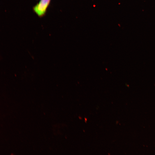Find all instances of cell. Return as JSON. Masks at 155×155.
Masks as SVG:
<instances>
[{
  "label": "cell",
  "mask_w": 155,
  "mask_h": 155,
  "mask_svg": "<svg viewBox=\"0 0 155 155\" xmlns=\"http://www.w3.org/2000/svg\"><path fill=\"white\" fill-rule=\"evenodd\" d=\"M51 0H40L33 7L34 12L39 17L43 16L45 14Z\"/></svg>",
  "instance_id": "6da1fadb"
}]
</instances>
